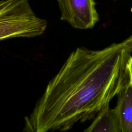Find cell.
<instances>
[{
	"label": "cell",
	"mask_w": 132,
	"mask_h": 132,
	"mask_svg": "<svg viewBox=\"0 0 132 132\" xmlns=\"http://www.w3.org/2000/svg\"><path fill=\"white\" fill-rule=\"evenodd\" d=\"M115 107L118 111L122 132H132V87L130 84L118 94Z\"/></svg>",
	"instance_id": "cell-5"
},
{
	"label": "cell",
	"mask_w": 132,
	"mask_h": 132,
	"mask_svg": "<svg viewBox=\"0 0 132 132\" xmlns=\"http://www.w3.org/2000/svg\"><path fill=\"white\" fill-rule=\"evenodd\" d=\"M128 69L129 75V84L132 87V56H130L128 61Z\"/></svg>",
	"instance_id": "cell-7"
},
{
	"label": "cell",
	"mask_w": 132,
	"mask_h": 132,
	"mask_svg": "<svg viewBox=\"0 0 132 132\" xmlns=\"http://www.w3.org/2000/svg\"><path fill=\"white\" fill-rule=\"evenodd\" d=\"M60 19L79 29L91 28L99 21L94 0H57Z\"/></svg>",
	"instance_id": "cell-3"
},
{
	"label": "cell",
	"mask_w": 132,
	"mask_h": 132,
	"mask_svg": "<svg viewBox=\"0 0 132 132\" xmlns=\"http://www.w3.org/2000/svg\"><path fill=\"white\" fill-rule=\"evenodd\" d=\"M130 53L122 42L73 51L25 118L23 130L64 131L94 119L129 84Z\"/></svg>",
	"instance_id": "cell-1"
},
{
	"label": "cell",
	"mask_w": 132,
	"mask_h": 132,
	"mask_svg": "<svg viewBox=\"0 0 132 132\" xmlns=\"http://www.w3.org/2000/svg\"><path fill=\"white\" fill-rule=\"evenodd\" d=\"M84 131L122 132L121 122L116 108H110L109 104L104 106Z\"/></svg>",
	"instance_id": "cell-4"
},
{
	"label": "cell",
	"mask_w": 132,
	"mask_h": 132,
	"mask_svg": "<svg viewBox=\"0 0 132 132\" xmlns=\"http://www.w3.org/2000/svg\"><path fill=\"white\" fill-rule=\"evenodd\" d=\"M46 26V21L35 15L28 0L0 2L1 40L38 36L44 33Z\"/></svg>",
	"instance_id": "cell-2"
},
{
	"label": "cell",
	"mask_w": 132,
	"mask_h": 132,
	"mask_svg": "<svg viewBox=\"0 0 132 132\" xmlns=\"http://www.w3.org/2000/svg\"><path fill=\"white\" fill-rule=\"evenodd\" d=\"M123 47L129 52H132V34L126 40L122 42Z\"/></svg>",
	"instance_id": "cell-6"
},
{
	"label": "cell",
	"mask_w": 132,
	"mask_h": 132,
	"mask_svg": "<svg viewBox=\"0 0 132 132\" xmlns=\"http://www.w3.org/2000/svg\"><path fill=\"white\" fill-rule=\"evenodd\" d=\"M114 1H116V0H114Z\"/></svg>",
	"instance_id": "cell-8"
}]
</instances>
